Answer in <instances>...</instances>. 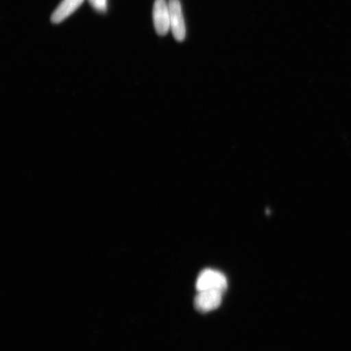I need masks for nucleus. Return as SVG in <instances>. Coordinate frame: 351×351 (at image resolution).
I'll return each instance as SVG.
<instances>
[{
	"label": "nucleus",
	"mask_w": 351,
	"mask_h": 351,
	"mask_svg": "<svg viewBox=\"0 0 351 351\" xmlns=\"http://www.w3.org/2000/svg\"><path fill=\"white\" fill-rule=\"evenodd\" d=\"M228 288L225 274L216 269H207L201 271L196 282L197 291H218L223 293Z\"/></svg>",
	"instance_id": "nucleus-1"
},
{
	"label": "nucleus",
	"mask_w": 351,
	"mask_h": 351,
	"mask_svg": "<svg viewBox=\"0 0 351 351\" xmlns=\"http://www.w3.org/2000/svg\"><path fill=\"white\" fill-rule=\"evenodd\" d=\"M170 12V29L176 40L182 42L185 40L186 29L185 19H184L182 8L180 0H169Z\"/></svg>",
	"instance_id": "nucleus-2"
},
{
	"label": "nucleus",
	"mask_w": 351,
	"mask_h": 351,
	"mask_svg": "<svg viewBox=\"0 0 351 351\" xmlns=\"http://www.w3.org/2000/svg\"><path fill=\"white\" fill-rule=\"evenodd\" d=\"M152 16L156 33L160 36H165L170 29L169 3L166 0H155L153 5Z\"/></svg>",
	"instance_id": "nucleus-3"
},
{
	"label": "nucleus",
	"mask_w": 351,
	"mask_h": 351,
	"mask_svg": "<svg viewBox=\"0 0 351 351\" xmlns=\"http://www.w3.org/2000/svg\"><path fill=\"white\" fill-rule=\"evenodd\" d=\"M195 298V307L199 313H210L218 308L222 302L225 293L218 291H197Z\"/></svg>",
	"instance_id": "nucleus-4"
},
{
	"label": "nucleus",
	"mask_w": 351,
	"mask_h": 351,
	"mask_svg": "<svg viewBox=\"0 0 351 351\" xmlns=\"http://www.w3.org/2000/svg\"><path fill=\"white\" fill-rule=\"evenodd\" d=\"M84 0H63L57 7L56 10L52 13L51 21L52 23L59 24L62 22L70 15H72Z\"/></svg>",
	"instance_id": "nucleus-5"
},
{
	"label": "nucleus",
	"mask_w": 351,
	"mask_h": 351,
	"mask_svg": "<svg viewBox=\"0 0 351 351\" xmlns=\"http://www.w3.org/2000/svg\"><path fill=\"white\" fill-rule=\"evenodd\" d=\"M90 5L93 7L96 12L104 13L108 10V1L107 0H88Z\"/></svg>",
	"instance_id": "nucleus-6"
}]
</instances>
